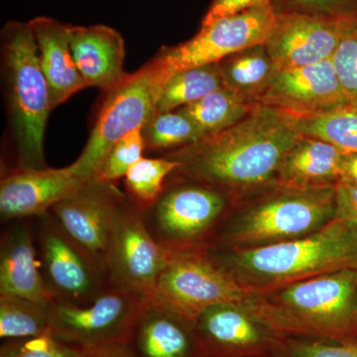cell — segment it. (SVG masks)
Here are the masks:
<instances>
[{"label": "cell", "instance_id": "obj_7", "mask_svg": "<svg viewBox=\"0 0 357 357\" xmlns=\"http://www.w3.org/2000/svg\"><path fill=\"white\" fill-rule=\"evenodd\" d=\"M171 176L157 201L142 211L146 229L170 253L203 248L234 201L213 185Z\"/></svg>", "mask_w": 357, "mask_h": 357}, {"label": "cell", "instance_id": "obj_18", "mask_svg": "<svg viewBox=\"0 0 357 357\" xmlns=\"http://www.w3.org/2000/svg\"><path fill=\"white\" fill-rule=\"evenodd\" d=\"M124 342L135 357H203L195 321L154 295L143 302Z\"/></svg>", "mask_w": 357, "mask_h": 357}, {"label": "cell", "instance_id": "obj_20", "mask_svg": "<svg viewBox=\"0 0 357 357\" xmlns=\"http://www.w3.org/2000/svg\"><path fill=\"white\" fill-rule=\"evenodd\" d=\"M0 293L45 302L53 301L40 269L33 218L13 220L2 232Z\"/></svg>", "mask_w": 357, "mask_h": 357}, {"label": "cell", "instance_id": "obj_9", "mask_svg": "<svg viewBox=\"0 0 357 357\" xmlns=\"http://www.w3.org/2000/svg\"><path fill=\"white\" fill-rule=\"evenodd\" d=\"M145 300L109 287L88 305L53 301L49 332L86 351L121 344L128 340Z\"/></svg>", "mask_w": 357, "mask_h": 357}, {"label": "cell", "instance_id": "obj_23", "mask_svg": "<svg viewBox=\"0 0 357 357\" xmlns=\"http://www.w3.org/2000/svg\"><path fill=\"white\" fill-rule=\"evenodd\" d=\"M218 67L225 88L251 105H259L260 98L280 70L265 44L236 52L218 62Z\"/></svg>", "mask_w": 357, "mask_h": 357}, {"label": "cell", "instance_id": "obj_12", "mask_svg": "<svg viewBox=\"0 0 357 357\" xmlns=\"http://www.w3.org/2000/svg\"><path fill=\"white\" fill-rule=\"evenodd\" d=\"M277 20L271 6L248 9L202 26L196 36L178 46L162 48L161 53L176 73L215 64L236 52L266 43Z\"/></svg>", "mask_w": 357, "mask_h": 357}, {"label": "cell", "instance_id": "obj_19", "mask_svg": "<svg viewBox=\"0 0 357 357\" xmlns=\"http://www.w3.org/2000/svg\"><path fill=\"white\" fill-rule=\"evenodd\" d=\"M70 45L77 70L86 86L105 93L128 79L126 47L121 33L107 25L70 26Z\"/></svg>", "mask_w": 357, "mask_h": 357}, {"label": "cell", "instance_id": "obj_10", "mask_svg": "<svg viewBox=\"0 0 357 357\" xmlns=\"http://www.w3.org/2000/svg\"><path fill=\"white\" fill-rule=\"evenodd\" d=\"M171 255L155 241L146 229L142 211L128 198L105 256V273L109 287L142 299L152 297Z\"/></svg>", "mask_w": 357, "mask_h": 357}, {"label": "cell", "instance_id": "obj_35", "mask_svg": "<svg viewBox=\"0 0 357 357\" xmlns=\"http://www.w3.org/2000/svg\"><path fill=\"white\" fill-rule=\"evenodd\" d=\"M271 1L272 0H213L208 13L202 21V26L211 24L213 21L225 16L232 15L248 9L270 6Z\"/></svg>", "mask_w": 357, "mask_h": 357}, {"label": "cell", "instance_id": "obj_13", "mask_svg": "<svg viewBox=\"0 0 357 357\" xmlns=\"http://www.w3.org/2000/svg\"><path fill=\"white\" fill-rule=\"evenodd\" d=\"M126 201V192L114 183L93 177L55 204L50 213L66 234L105 271L110 238Z\"/></svg>", "mask_w": 357, "mask_h": 357}, {"label": "cell", "instance_id": "obj_28", "mask_svg": "<svg viewBox=\"0 0 357 357\" xmlns=\"http://www.w3.org/2000/svg\"><path fill=\"white\" fill-rule=\"evenodd\" d=\"M178 167L175 160L144 158L131 167L126 175V195L129 201L139 208L146 211L159 198L165 187L166 180Z\"/></svg>", "mask_w": 357, "mask_h": 357}, {"label": "cell", "instance_id": "obj_27", "mask_svg": "<svg viewBox=\"0 0 357 357\" xmlns=\"http://www.w3.org/2000/svg\"><path fill=\"white\" fill-rule=\"evenodd\" d=\"M225 88L218 63L178 70L167 81L156 114L174 112Z\"/></svg>", "mask_w": 357, "mask_h": 357}, {"label": "cell", "instance_id": "obj_25", "mask_svg": "<svg viewBox=\"0 0 357 357\" xmlns=\"http://www.w3.org/2000/svg\"><path fill=\"white\" fill-rule=\"evenodd\" d=\"M52 302L0 293V337L25 340L49 332Z\"/></svg>", "mask_w": 357, "mask_h": 357}, {"label": "cell", "instance_id": "obj_4", "mask_svg": "<svg viewBox=\"0 0 357 357\" xmlns=\"http://www.w3.org/2000/svg\"><path fill=\"white\" fill-rule=\"evenodd\" d=\"M335 185H268L234 202L204 248H260L318 231L337 218Z\"/></svg>", "mask_w": 357, "mask_h": 357}, {"label": "cell", "instance_id": "obj_5", "mask_svg": "<svg viewBox=\"0 0 357 357\" xmlns=\"http://www.w3.org/2000/svg\"><path fill=\"white\" fill-rule=\"evenodd\" d=\"M2 35L17 168H46L45 129L53 107L31 26L11 21Z\"/></svg>", "mask_w": 357, "mask_h": 357}, {"label": "cell", "instance_id": "obj_24", "mask_svg": "<svg viewBox=\"0 0 357 357\" xmlns=\"http://www.w3.org/2000/svg\"><path fill=\"white\" fill-rule=\"evenodd\" d=\"M284 116L301 136L326 141L344 152H357V105L347 103L321 114Z\"/></svg>", "mask_w": 357, "mask_h": 357}, {"label": "cell", "instance_id": "obj_1", "mask_svg": "<svg viewBox=\"0 0 357 357\" xmlns=\"http://www.w3.org/2000/svg\"><path fill=\"white\" fill-rule=\"evenodd\" d=\"M278 110L258 105L231 128L167 155L174 176L198 181L236 202L276 183L282 160L300 138Z\"/></svg>", "mask_w": 357, "mask_h": 357}, {"label": "cell", "instance_id": "obj_8", "mask_svg": "<svg viewBox=\"0 0 357 357\" xmlns=\"http://www.w3.org/2000/svg\"><path fill=\"white\" fill-rule=\"evenodd\" d=\"M40 269L53 301L88 305L109 288L105 271L50 211L33 218Z\"/></svg>", "mask_w": 357, "mask_h": 357}, {"label": "cell", "instance_id": "obj_16", "mask_svg": "<svg viewBox=\"0 0 357 357\" xmlns=\"http://www.w3.org/2000/svg\"><path fill=\"white\" fill-rule=\"evenodd\" d=\"M277 17L276 27L265 45L279 70L317 64L332 58L344 33L357 20L299 14Z\"/></svg>", "mask_w": 357, "mask_h": 357}, {"label": "cell", "instance_id": "obj_38", "mask_svg": "<svg viewBox=\"0 0 357 357\" xmlns=\"http://www.w3.org/2000/svg\"><path fill=\"white\" fill-rule=\"evenodd\" d=\"M89 357H135L126 342L109 345L98 351H91Z\"/></svg>", "mask_w": 357, "mask_h": 357}, {"label": "cell", "instance_id": "obj_11", "mask_svg": "<svg viewBox=\"0 0 357 357\" xmlns=\"http://www.w3.org/2000/svg\"><path fill=\"white\" fill-rule=\"evenodd\" d=\"M250 294L213 264L203 249L195 248L171 255L154 296L195 321L208 307L244 303Z\"/></svg>", "mask_w": 357, "mask_h": 357}, {"label": "cell", "instance_id": "obj_30", "mask_svg": "<svg viewBox=\"0 0 357 357\" xmlns=\"http://www.w3.org/2000/svg\"><path fill=\"white\" fill-rule=\"evenodd\" d=\"M145 149L143 128L131 131L109 150L95 177L109 183H115V181L126 177L131 167L143 158Z\"/></svg>", "mask_w": 357, "mask_h": 357}, {"label": "cell", "instance_id": "obj_37", "mask_svg": "<svg viewBox=\"0 0 357 357\" xmlns=\"http://www.w3.org/2000/svg\"><path fill=\"white\" fill-rule=\"evenodd\" d=\"M340 183L357 187V152H344L342 155Z\"/></svg>", "mask_w": 357, "mask_h": 357}, {"label": "cell", "instance_id": "obj_29", "mask_svg": "<svg viewBox=\"0 0 357 357\" xmlns=\"http://www.w3.org/2000/svg\"><path fill=\"white\" fill-rule=\"evenodd\" d=\"M148 149L164 150L181 148L203 139L198 126L178 110L160 112L143 128Z\"/></svg>", "mask_w": 357, "mask_h": 357}, {"label": "cell", "instance_id": "obj_34", "mask_svg": "<svg viewBox=\"0 0 357 357\" xmlns=\"http://www.w3.org/2000/svg\"><path fill=\"white\" fill-rule=\"evenodd\" d=\"M331 60L347 100L357 105V20L344 33Z\"/></svg>", "mask_w": 357, "mask_h": 357}, {"label": "cell", "instance_id": "obj_14", "mask_svg": "<svg viewBox=\"0 0 357 357\" xmlns=\"http://www.w3.org/2000/svg\"><path fill=\"white\" fill-rule=\"evenodd\" d=\"M203 357H270L283 335L243 303L218 304L195 319Z\"/></svg>", "mask_w": 357, "mask_h": 357}, {"label": "cell", "instance_id": "obj_22", "mask_svg": "<svg viewBox=\"0 0 357 357\" xmlns=\"http://www.w3.org/2000/svg\"><path fill=\"white\" fill-rule=\"evenodd\" d=\"M344 153L326 141L300 136L282 160L276 183L299 189L337 185Z\"/></svg>", "mask_w": 357, "mask_h": 357}, {"label": "cell", "instance_id": "obj_2", "mask_svg": "<svg viewBox=\"0 0 357 357\" xmlns=\"http://www.w3.org/2000/svg\"><path fill=\"white\" fill-rule=\"evenodd\" d=\"M250 293H262L345 268L357 269V227L335 218L318 231L253 248H202Z\"/></svg>", "mask_w": 357, "mask_h": 357}, {"label": "cell", "instance_id": "obj_21", "mask_svg": "<svg viewBox=\"0 0 357 357\" xmlns=\"http://www.w3.org/2000/svg\"><path fill=\"white\" fill-rule=\"evenodd\" d=\"M38 50L40 65L50 89L52 107L67 102L88 88L77 70L70 45V24L47 16L29 21Z\"/></svg>", "mask_w": 357, "mask_h": 357}, {"label": "cell", "instance_id": "obj_32", "mask_svg": "<svg viewBox=\"0 0 357 357\" xmlns=\"http://www.w3.org/2000/svg\"><path fill=\"white\" fill-rule=\"evenodd\" d=\"M91 351H82L61 342L50 332L25 340H6L0 357H89Z\"/></svg>", "mask_w": 357, "mask_h": 357}, {"label": "cell", "instance_id": "obj_31", "mask_svg": "<svg viewBox=\"0 0 357 357\" xmlns=\"http://www.w3.org/2000/svg\"><path fill=\"white\" fill-rule=\"evenodd\" d=\"M270 357H357V342L284 337Z\"/></svg>", "mask_w": 357, "mask_h": 357}, {"label": "cell", "instance_id": "obj_15", "mask_svg": "<svg viewBox=\"0 0 357 357\" xmlns=\"http://www.w3.org/2000/svg\"><path fill=\"white\" fill-rule=\"evenodd\" d=\"M347 103L331 59L279 70L259 102L294 116L321 114Z\"/></svg>", "mask_w": 357, "mask_h": 357}, {"label": "cell", "instance_id": "obj_17", "mask_svg": "<svg viewBox=\"0 0 357 357\" xmlns=\"http://www.w3.org/2000/svg\"><path fill=\"white\" fill-rule=\"evenodd\" d=\"M84 182L72 164L60 169L46 167L6 171L0 183L1 220L7 222L38 218Z\"/></svg>", "mask_w": 357, "mask_h": 357}, {"label": "cell", "instance_id": "obj_6", "mask_svg": "<svg viewBox=\"0 0 357 357\" xmlns=\"http://www.w3.org/2000/svg\"><path fill=\"white\" fill-rule=\"evenodd\" d=\"M175 70L158 55L114 91L107 93L91 135L79 158L72 164L84 180L95 177L109 150L126 134L143 128L156 114L164 86Z\"/></svg>", "mask_w": 357, "mask_h": 357}, {"label": "cell", "instance_id": "obj_26", "mask_svg": "<svg viewBox=\"0 0 357 357\" xmlns=\"http://www.w3.org/2000/svg\"><path fill=\"white\" fill-rule=\"evenodd\" d=\"M255 107L234 91L223 88L177 110L191 119L206 137L243 121Z\"/></svg>", "mask_w": 357, "mask_h": 357}, {"label": "cell", "instance_id": "obj_33", "mask_svg": "<svg viewBox=\"0 0 357 357\" xmlns=\"http://www.w3.org/2000/svg\"><path fill=\"white\" fill-rule=\"evenodd\" d=\"M270 6L277 16L299 14L333 20L357 18V0H272Z\"/></svg>", "mask_w": 357, "mask_h": 357}, {"label": "cell", "instance_id": "obj_36", "mask_svg": "<svg viewBox=\"0 0 357 357\" xmlns=\"http://www.w3.org/2000/svg\"><path fill=\"white\" fill-rule=\"evenodd\" d=\"M337 218H344L357 227V187L344 183L335 185Z\"/></svg>", "mask_w": 357, "mask_h": 357}, {"label": "cell", "instance_id": "obj_3", "mask_svg": "<svg viewBox=\"0 0 357 357\" xmlns=\"http://www.w3.org/2000/svg\"><path fill=\"white\" fill-rule=\"evenodd\" d=\"M243 305L283 337L357 342L356 268L251 293Z\"/></svg>", "mask_w": 357, "mask_h": 357}]
</instances>
